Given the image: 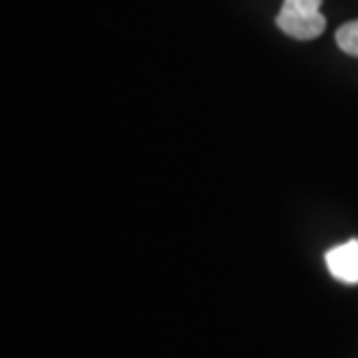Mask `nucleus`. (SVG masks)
<instances>
[{"label":"nucleus","mask_w":358,"mask_h":358,"mask_svg":"<svg viewBox=\"0 0 358 358\" xmlns=\"http://www.w3.org/2000/svg\"><path fill=\"white\" fill-rule=\"evenodd\" d=\"M324 0H284L277 14V26L289 38L314 40L326 31V17L321 14Z\"/></svg>","instance_id":"nucleus-1"},{"label":"nucleus","mask_w":358,"mask_h":358,"mask_svg":"<svg viewBox=\"0 0 358 358\" xmlns=\"http://www.w3.org/2000/svg\"><path fill=\"white\" fill-rule=\"evenodd\" d=\"M326 266L342 284H358V240L333 247L326 254Z\"/></svg>","instance_id":"nucleus-2"},{"label":"nucleus","mask_w":358,"mask_h":358,"mask_svg":"<svg viewBox=\"0 0 358 358\" xmlns=\"http://www.w3.org/2000/svg\"><path fill=\"white\" fill-rule=\"evenodd\" d=\"M335 42H338V47L345 54L358 59V19L347 21L345 26H340L338 33H335Z\"/></svg>","instance_id":"nucleus-3"}]
</instances>
